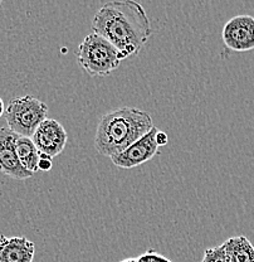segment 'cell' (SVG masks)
Returning a JSON list of instances; mask_svg holds the SVG:
<instances>
[{
    "mask_svg": "<svg viewBox=\"0 0 254 262\" xmlns=\"http://www.w3.org/2000/svg\"><path fill=\"white\" fill-rule=\"evenodd\" d=\"M91 27L94 33L116 47L124 58L138 54L152 34L144 7L133 0L102 4L92 19Z\"/></svg>",
    "mask_w": 254,
    "mask_h": 262,
    "instance_id": "obj_1",
    "label": "cell"
},
{
    "mask_svg": "<svg viewBox=\"0 0 254 262\" xmlns=\"http://www.w3.org/2000/svg\"><path fill=\"white\" fill-rule=\"evenodd\" d=\"M154 127L151 116L136 107H120L103 115L97 125L95 149L112 158L125 151Z\"/></svg>",
    "mask_w": 254,
    "mask_h": 262,
    "instance_id": "obj_2",
    "label": "cell"
},
{
    "mask_svg": "<svg viewBox=\"0 0 254 262\" xmlns=\"http://www.w3.org/2000/svg\"><path fill=\"white\" fill-rule=\"evenodd\" d=\"M76 57L81 67L92 77L111 75L125 59L116 47L96 33H91L83 38L78 46Z\"/></svg>",
    "mask_w": 254,
    "mask_h": 262,
    "instance_id": "obj_3",
    "label": "cell"
},
{
    "mask_svg": "<svg viewBox=\"0 0 254 262\" xmlns=\"http://www.w3.org/2000/svg\"><path fill=\"white\" fill-rule=\"evenodd\" d=\"M48 106L39 98L27 95L12 100L5 108L8 127L19 136L32 138L37 127L47 119Z\"/></svg>",
    "mask_w": 254,
    "mask_h": 262,
    "instance_id": "obj_4",
    "label": "cell"
},
{
    "mask_svg": "<svg viewBox=\"0 0 254 262\" xmlns=\"http://www.w3.org/2000/svg\"><path fill=\"white\" fill-rule=\"evenodd\" d=\"M32 140L39 154L53 159L63 151L68 135L61 122L54 119H45L34 131Z\"/></svg>",
    "mask_w": 254,
    "mask_h": 262,
    "instance_id": "obj_5",
    "label": "cell"
},
{
    "mask_svg": "<svg viewBox=\"0 0 254 262\" xmlns=\"http://www.w3.org/2000/svg\"><path fill=\"white\" fill-rule=\"evenodd\" d=\"M157 131L159 129L156 126L152 127L144 138L128 146L125 151L112 157V163L121 169H132L151 160L159 152L156 144Z\"/></svg>",
    "mask_w": 254,
    "mask_h": 262,
    "instance_id": "obj_6",
    "label": "cell"
},
{
    "mask_svg": "<svg viewBox=\"0 0 254 262\" xmlns=\"http://www.w3.org/2000/svg\"><path fill=\"white\" fill-rule=\"evenodd\" d=\"M224 45L234 52L254 49V16L237 15L229 19L222 32Z\"/></svg>",
    "mask_w": 254,
    "mask_h": 262,
    "instance_id": "obj_7",
    "label": "cell"
},
{
    "mask_svg": "<svg viewBox=\"0 0 254 262\" xmlns=\"http://www.w3.org/2000/svg\"><path fill=\"white\" fill-rule=\"evenodd\" d=\"M16 134L9 127H0V173L16 180H26L33 177V173L27 170L15 150Z\"/></svg>",
    "mask_w": 254,
    "mask_h": 262,
    "instance_id": "obj_8",
    "label": "cell"
},
{
    "mask_svg": "<svg viewBox=\"0 0 254 262\" xmlns=\"http://www.w3.org/2000/svg\"><path fill=\"white\" fill-rule=\"evenodd\" d=\"M35 245L26 237L0 236V262H33Z\"/></svg>",
    "mask_w": 254,
    "mask_h": 262,
    "instance_id": "obj_9",
    "label": "cell"
},
{
    "mask_svg": "<svg viewBox=\"0 0 254 262\" xmlns=\"http://www.w3.org/2000/svg\"><path fill=\"white\" fill-rule=\"evenodd\" d=\"M15 150L16 155L19 158V162L21 165L29 170L31 173H37L38 163H39L40 154L38 151L37 146L33 143L32 138H26V136H16L15 139Z\"/></svg>",
    "mask_w": 254,
    "mask_h": 262,
    "instance_id": "obj_10",
    "label": "cell"
},
{
    "mask_svg": "<svg viewBox=\"0 0 254 262\" xmlns=\"http://www.w3.org/2000/svg\"><path fill=\"white\" fill-rule=\"evenodd\" d=\"M224 244L230 262H254V246L245 236L232 237Z\"/></svg>",
    "mask_w": 254,
    "mask_h": 262,
    "instance_id": "obj_11",
    "label": "cell"
},
{
    "mask_svg": "<svg viewBox=\"0 0 254 262\" xmlns=\"http://www.w3.org/2000/svg\"><path fill=\"white\" fill-rule=\"evenodd\" d=\"M201 262H230L225 244L206 248L204 251V257Z\"/></svg>",
    "mask_w": 254,
    "mask_h": 262,
    "instance_id": "obj_12",
    "label": "cell"
},
{
    "mask_svg": "<svg viewBox=\"0 0 254 262\" xmlns=\"http://www.w3.org/2000/svg\"><path fill=\"white\" fill-rule=\"evenodd\" d=\"M138 260H140V262H173L171 260H169V258H166L165 256L157 253L156 251L154 250L146 251L144 255H141L140 257H138Z\"/></svg>",
    "mask_w": 254,
    "mask_h": 262,
    "instance_id": "obj_13",
    "label": "cell"
},
{
    "mask_svg": "<svg viewBox=\"0 0 254 262\" xmlns=\"http://www.w3.org/2000/svg\"><path fill=\"white\" fill-rule=\"evenodd\" d=\"M53 166L52 164V159L47 155H42L40 154V159L39 163H38V171H49Z\"/></svg>",
    "mask_w": 254,
    "mask_h": 262,
    "instance_id": "obj_14",
    "label": "cell"
},
{
    "mask_svg": "<svg viewBox=\"0 0 254 262\" xmlns=\"http://www.w3.org/2000/svg\"><path fill=\"white\" fill-rule=\"evenodd\" d=\"M168 141H169V138H168V135H166L165 133H164V131H157V134H156V144H157V146H164V145H166V144H168Z\"/></svg>",
    "mask_w": 254,
    "mask_h": 262,
    "instance_id": "obj_15",
    "label": "cell"
},
{
    "mask_svg": "<svg viewBox=\"0 0 254 262\" xmlns=\"http://www.w3.org/2000/svg\"><path fill=\"white\" fill-rule=\"evenodd\" d=\"M4 113H5V106H4V101H3L2 98H0V117H2L3 115H4Z\"/></svg>",
    "mask_w": 254,
    "mask_h": 262,
    "instance_id": "obj_16",
    "label": "cell"
},
{
    "mask_svg": "<svg viewBox=\"0 0 254 262\" xmlns=\"http://www.w3.org/2000/svg\"><path fill=\"white\" fill-rule=\"evenodd\" d=\"M120 262H140V260L138 258H126V260H122Z\"/></svg>",
    "mask_w": 254,
    "mask_h": 262,
    "instance_id": "obj_17",
    "label": "cell"
}]
</instances>
